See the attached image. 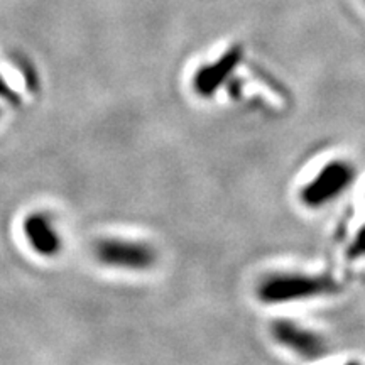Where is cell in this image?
I'll return each mask as SVG.
<instances>
[{
  "label": "cell",
  "mask_w": 365,
  "mask_h": 365,
  "mask_svg": "<svg viewBox=\"0 0 365 365\" xmlns=\"http://www.w3.org/2000/svg\"><path fill=\"white\" fill-rule=\"evenodd\" d=\"M95 255L100 262L113 267H145L150 262V252L144 245L127 240H100L95 247Z\"/></svg>",
  "instance_id": "1"
},
{
  "label": "cell",
  "mask_w": 365,
  "mask_h": 365,
  "mask_svg": "<svg viewBox=\"0 0 365 365\" xmlns=\"http://www.w3.org/2000/svg\"><path fill=\"white\" fill-rule=\"evenodd\" d=\"M24 234L26 239L29 240L31 247L38 254L46 255V257L56 255L61 249V239H59L56 228L43 213H31L26 218Z\"/></svg>",
  "instance_id": "2"
},
{
  "label": "cell",
  "mask_w": 365,
  "mask_h": 365,
  "mask_svg": "<svg viewBox=\"0 0 365 365\" xmlns=\"http://www.w3.org/2000/svg\"><path fill=\"white\" fill-rule=\"evenodd\" d=\"M240 59V48H234L230 49L225 56L220 59V63L218 65H213L207 68V70H202L200 71V75L196 76V85L200 86V90L202 91H208L212 88H215V86L220 83L222 76L225 75L232 70V68L235 66V63Z\"/></svg>",
  "instance_id": "3"
},
{
  "label": "cell",
  "mask_w": 365,
  "mask_h": 365,
  "mask_svg": "<svg viewBox=\"0 0 365 365\" xmlns=\"http://www.w3.org/2000/svg\"><path fill=\"white\" fill-rule=\"evenodd\" d=\"M0 97L11 103H19V97H17V93L2 80V76H0Z\"/></svg>",
  "instance_id": "4"
}]
</instances>
